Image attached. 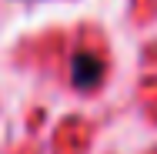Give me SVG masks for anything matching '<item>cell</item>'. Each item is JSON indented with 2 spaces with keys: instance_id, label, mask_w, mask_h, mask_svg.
Listing matches in <instances>:
<instances>
[{
  "instance_id": "1",
  "label": "cell",
  "mask_w": 157,
  "mask_h": 154,
  "mask_svg": "<svg viewBox=\"0 0 157 154\" xmlns=\"http://www.w3.org/2000/svg\"><path fill=\"white\" fill-rule=\"evenodd\" d=\"M70 74H74V84H77V87H94L97 81H100V74H104V64H100V57L77 54V57H74V67H70Z\"/></svg>"
}]
</instances>
